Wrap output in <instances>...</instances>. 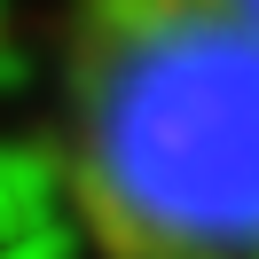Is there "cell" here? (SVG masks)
I'll return each mask as SVG.
<instances>
[{
	"mask_svg": "<svg viewBox=\"0 0 259 259\" xmlns=\"http://www.w3.org/2000/svg\"><path fill=\"white\" fill-rule=\"evenodd\" d=\"M55 181L102 259H259V0H71Z\"/></svg>",
	"mask_w": 259,
	"mask_h": 259,
	"instance_id": "obj_1",
	"label": "cell"
}]
</instances>
